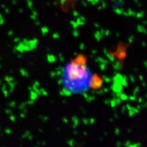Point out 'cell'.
Masks as SVG:
<instances>
[{
	"label": "cell",
	"instance_id": "6da1fadb",
	"mask_svg": "<svg viewBox=\"0 0 147 147\" xmlns=\"http://www.w3.org/2000/svg\"><path fill=\"white\" fill-rule=\"evenodd\" d=\"M61 84L63 89L70 94H84L89 91L93 86V76L84 56L79 55L64 66Z\"/></svg>",
	"mask_w": 147,
	"mask_h": 147
}]
</instances>
